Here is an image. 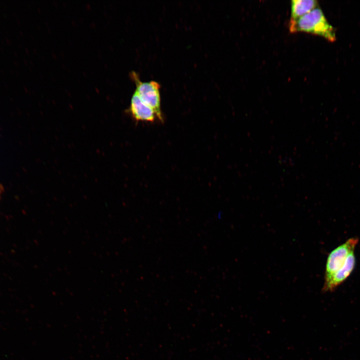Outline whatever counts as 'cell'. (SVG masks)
<instances>
[{
    "label": "cell",
    "instance_id": "cell-1",
    "mask_svg": "<svg viewBox=\"0 0 360 360\" xmlns=\"http://www.w3.org/2000/svg\"><path fill=\"white\" fill-rule=\"evenodd\" d=\"M288 28L292 33H310L332 42L336 40L334 28L328 22L322 10L318 7L296 20H290Z\"/></svg>",
    "mask_w": 360,
    "mask_h": 360
},
{
    "label": "cell",
    "instance_id": "cell-6",
    "mask_svg": "<svg viewBox=\"0 0 360 360\" xmlns=\"http://www.w3.org/2000/svg\"><path fill=\"white\" fill-rule=\"evenodd\" d=\"M318 6L315 0H292L291 1L290 20H296Z\"/></svg>",
    "mask_w": 360,
    "mask_h": 360
},
{
    "label": "cell",
    "instance_id": "cell-4",
    "mask_svg": "<svg viewBox=\"0 0 360 360\" xmlns=\"http://www.w3.org/2000/svg\"><path fill=\"white\" fill-rule=\"evenodd\" d=\"M356 263L354 252L348 256L342 267L328 278L325 280L323 290L331 291L341 284L353 270Z\"/></svg>",
    "mask_w": 360,
    "mask_h": 360
},
{
    "label": "cell",
    "instance_id": "cell-3",
    "mask_svg": "<svg viewBox=\"0 0 360 360\" xmlns=\"http://www.w3.org/2000/svg\"><path fill=\"white\" fill-rule=\"evenodd\" d=\"M358 242L356 238H350L329 254L326 263L324 280L328 278L342 267L349 254L354 252Z\"/></svg>",
    "mask_w": 360,
    "mask_h": 360
},
{
    "label": "cell",
    "instance_id": "cell-2",
    "mask_svg": "<svg viewBox=\"0 0 360 360\" xmlns=\"http://www.w3.org/2000/svg\"><path fill=\"white\" fill-rule=\"evenodd\" d=\"M130 76L136 86L134 92L145 104L154 110L158 120L162 122L163 116L160 107V84L154 80L142 82L140 80L138 74L134 72H131Z\"/></svg>",
    "mask_w": 360,
    "mask_h": 360
},
{
    "label": "cell",
    "instance_id": "cell-5",
    "mask_svg": "<svg viewBox=\"0 0 360 360\" xmlns=\"http://www.w3.org/2000/svg\"><path fill=\"white\" fill-rule=\"evenodd\" d=\"M128 112L136 121L152 122L156 118L154 110L145 104L135 92L132 96Z\"/></svg>",
    "mask_w": 360,
    "mask_h": 360
},
{
    "label": "cell",
    "instance_id": "cell-7",
    "mask_svg": "<svg viewBox=\"0 0 360 360\" xmlns=\"http://www.w3.org/2000/svg\"><path fill=\"white\" fill-rule=\"evenodd\" d=\"M2 191H3V187H2V186L0 184V195L1 193L2 192Z\"/></svg>",
    "mask_w": 360,
    "mask_h": 360
}]
</instances>
